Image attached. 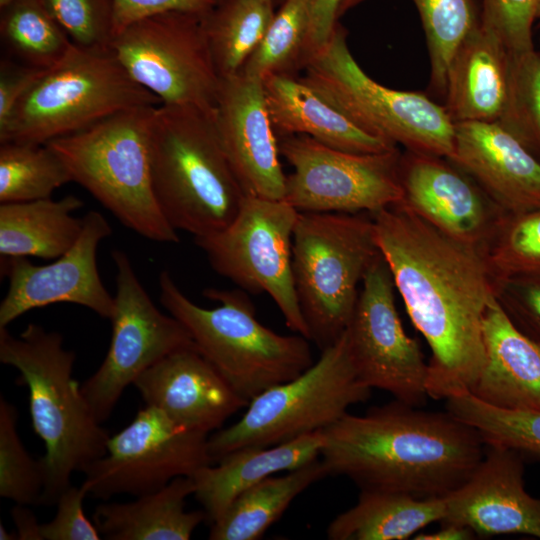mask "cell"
I'll list each match as a JSON object with an SVG mask.
<instances>
[{
  "label": "cell",
  "instance_id": "cell-17",
  "mask_svg": "<svg viewBox=\"0 0 540 540\" xmlns=\"http://www.w3.org/2000/svg\"><path fill=\"white\" fill-rule=\"evenodd\" d=\"M112 228L98 211L83 217L75 244L55 261L35 265L26 257H1L8 291L0 304V327H7L33 309L56 303L88 308L104 319L114 313V296L105 288L97 267V249Z\"/></svg>",
  "mask_w": 540,
  "mask_h": 540
},
{
  "label": "cell",
  "instance_id": "cell-1",
  "mask_svg": "<svg viewBox=\"0 0 540 540\" xmlns=\"http://www.w3.org/2000/svg\"><path fill=\"white\" fill-rule=\"evenodd\" d=\"M379 251L432 352L427 392L469 393L485 364L483 319L496 297L476 244L453 238L404 203L371 213Z\"/></svg>",
  "mask_w": 540,
  "mask_h": 540
},
{
  "label": "cell",
  "instance_id": "cell-28",
  "mask_svg": "<svg viewBox=\"0 0 540 540\" xmlns=\"http://www.w3.org/2000/svg\"><path fill=\"white\" fill-rule=\"evenodd\" d=\"M83 206L74 195L0 205V256L56 259L79 238L83 218L73 213Z\"/></svg>",
  "mask_w": 540,
  "mask_h": 540
},
{
  "label": "cell",
  "instance_id": "cell-31",
  "mask_svg": "<svg viewBox=\"0 0 540 540\" xmlns=\"http://www.w3.org/2000/svg\"><path fill=\"white\" fill-rule=\"evenodd\" d=\"M276 10L271 0H221L203 17L221 78L240 72L266 34Z\"/></svg>",
  "mask_w": 540,
  "mask_h": 540
},
{
  "label": "cell",
  "instance_id": "cell-10",
  "mask_svg": "<svg viewBox=\"0 0 540 540\" xmlns=\"http://www.w3.org/2000/svg\"><path fill=\"white\" fill-rule=\"evenodd\" d=\"M346 36L338 22L300 78L367 132L418 154L452 159L455 123L446 108L424 94L374 81L354 59Z\"/></svg>",
  "mask_w": 540,
  "mask_h": 540
},
{
  "label": "cell",
  "instance_id": "cell-47",
  "mask_svg": "<svg viewBox=\"0 0 540 540\" xmlns=\"http://www.w3.org/2000/svg\"><path fill=\"white\" fill-rule=\"evenodd\" d=\"M11 516L16 526V536L20 540H43L41 524L37 522L35 514L27 505L15 504L11 509Z\"/></svg>",
  "mask_w": 540,
  "mask_h": 540
},
{
  "label": "cell",
  "instance_id": "cell-34",
  "mask_svg": "<svg viewBox=\"0 0 540 540\" xmlns=\"http://www.w3.org/2000/svg\"><path fill=\"white\" fill-rule=\"evenodd\" d=\"M73 182L69 170L47 144L4 142L0 146V202L51 198Z\"/></svg>",
  "mask_w": 540,
  "mask_h": 540
},
{
  "label": "cell",
  "instance_id": "cell-27",
  "mask_svg": "<svg viewBox=\"0 0 540 540\" xmlns=\"http://www.w3.org/2000/svg\"><path fill=\"white\" fill-rule=\"evenodd\" d=\"M194 490L192 477H177L133 501L99 504L94 524L108 540H189L207 519L204 510H185L186 498Z\"/></svg>",
  "mask_w": 540,
  "mask_h": 540
},
{
  "label": "cell",
  "instance_id": "cell-12",
  "mask_svg": "<svg viewBox=\"0 0 540 540\" xmlns=\"http://www.w3.org/2000/svg\"><path fill=\"white\" fill-rule=\"evenodd\" d=\"M203 17L166 12L118 32L111 49L131 78L161 104L214 109L221 83Z\"/></svg>",
  "mask_w": 540,
  "mask_h": 540
},
{
  "label": "cell",
  "instance_id": "cell-45",
  "mask_svg": "<svg viewBox=\"0 0 540 540\" xmlns=\"http://www.w3.org/2000/svg\"><path fill=\"white\" fill-rule=\"evenodd\" d=\"M341 0H309V28L307 36V65L327 44L339 22Z\"/></svg>",
  "mask_w": 540,
  "mask_h": 540
},
{
  "label": "cell",
  "instance_id": "cell-26",
  "mask_svg": "<svg viewBox=\"0 0 540 540\" xmlns=\"http://www.w3.org/2000/svg\"><path fill=\"white\" fill-rule=\"evenodd\" d=\"M322 431L268 447L235 450L191 477L194 496L213 523L242 492L278 472L302 467L320 457Z\"/></svg>",
  "mask_w": 540,
  "mask_h": 540
},
{
  "label": "cell",
  "instance_id": "cell-4",
  "mask_svg": "<svg viewBox=\"0 0 540 540\" xmlns=\"http://www.w3.org/2000/svg\"><path fill=\"white\" fill-rule=\"evenodd\" d=\"M150 156L155 197L175 230L204 237L236 217L245 193L222 149L214 109L156 106Z\"/></svg>",
  "mask_w": 540,
  "mask_h": 540
},
{
  "label": "cell",
  "instance_id": "cell-7",
  "mask_svg": "<svg viewBox=\"0 0 540 540\" xmlns=\"http://www.w3.org/2000/svg\"><path fill=\"white\" fill-rule=\"evenodd\" d=\"M379 254L372 218L299 212L292 240L293 281L309 340L320 350L346 330L359 285Z\"/></svg>",
  "mask_w": 540,
  "mask_h": 540
},
{
  "label": "cell",
  "instance_id": "cell-32",
  "mask_svg": "<svg viewBox=\"0 0 540 540\" xmlns=\"http://www.w3.org/2000/svg\"><path fill=\"white\" fill-rule=\"evenodd\" d=\"M0 9L1 40L15 60L49 69L72 48L73 42L43 0H12Z\"/></svg>",
  "mask_w": 540,
  "mask_h": 540
},
{
  "label": "cell",
  "instance_id": "cell-52",
  "mask_svg": "<svg viewBox=\"0 0 540 540\" xmlns=\"http://www.w3.org/2000/svg\"><path fill=\"white\" fill-rule=\"evenodd\" d=\"M11 1L12 0H0V8L4 7L5 5H7Z\"/></svg>",
  "mask_w": 540,
  "mask_h": 540
},
{
  "label": "cell",
  "instance_id": "cell-50",
  "mask_svg": "<svg viewBox=\"0 0 540 540\" xmlns=\"http://www.w3.org/2000/svg\"><path fill=\"white\" fill-rule=\"evenodd\" d=\"M0 539L1 540H16V533L9 532L2 523H0Z\"/></svg>",
  "mask_w": 540,
  "mask_h": 540
},
{
  "label": "cell",
  "instance_id": "cell-20",
  "mask_svg": "<svg viewBox=\"0 0 540 540\" xmlns=\"http://www.w3.org/2000/svg\"><path fill=\"white\" fill-rule=\"evenodd\" d=\"M145 405L179 425L209 434L248 405L196 347L176 351L133 384Z\"/></svg>",
  "mask_w": 540,
  "mask_h": 540
},
{
  "label": "cell",
  "instance_id": "cell-6",
  "mask_svg": "<svg viewBox=\"0 0 540 540\" xmlns=\"http://www.w3.org/2000/svg\"><path fill=\"white\" fill-rule=\"evenodd\" d=\"M156 106L112 114L46 143L62 159L73 182L85 188L121 224L160 243H178L154 194L150 128Z\"/></svg>",
  "mask_w": 540,
  "mask_h": 540
},
{
  "label": "cell",
  "instance_id": "cell-40",
  "mask_svg": "<svg viewBox=\"0 0 540 540\" xmlns=\"http://www.w3.org/2000/svg\"><path fill=\"white\" fill-rule=\"evenodd\" d=\"M73 44L110 48L114 38V0H43Z\"/></svg>",
  "mask_w": 540,
  "mask_h": 540
},
{
  "label": "cell",
  "instance_id": "cell-11",
  "mask_svg": "<svg viewBox=\"0 0 540 540\" xmlns=\"http://www.w3.org/2000/svg\"><path fill=\"white\" fill-rule=\"evenodd\" d=\"M299 211L284 199L245 195L224 229L195 238L218 274L244 291L266 293L287 327L309 339L295 291L292 240Z\"/></svg>",
  "mask_w": 540,
  "mask_h": 540
},
{
  "label": "cell",
  "instance_id": "cell-29",
  "mask_svg": "<svg viewBox=\"0 0 540 540\" xmlns=\"http://www.w3.org/2000/svg\"><path fill=\"white\" fill-rule=\"evenodd\" d=\"M445 516L443 497L363 489L357 503L328 525L330 540H404Z\"/></svg>",
  "mask_w": 540,
  "mask_h": 540
},
{
  "label": "cell",
  "instance_id": "cell-37",
  "mask_svg": "<svg viewBox=\"0 0 540 540\" xmlns=\"http://www.w3.org/2000/svg\"><path fill=\"white\" fill-rule=\"evenodd\" d=\"M535 157L540 156V52H510L509 88L497 121Z\"/></svg>",
  "mask_w": 540,
  "mask_h": 540
},
{
  "label": "cell",
  "instance_id": "cell-25",
  "mask_svg": "<svg viewBox=\"0 0 540 540\" xmlns=\"http://www.w3.org/2000/svg\"><path fill=\"white\" fill-rule=\"evenodd\" d=\"M510 51L481 21L462 42L447 75V106L456 122H497L504 110Z\"/></svg>",
  "mask_w": 540,
  "mask_h": 540
},
{
  "label": "cell",
  "instance_id": "cell-8",
  "mask_svg": "<svg viewBox=\"0 0 540 540\" xmlns=\"http://www.w3.org/2000/svg\"><path fill=\"white\" fill-rule=\"evenodd\" d=\"M160 104L131 78L111 47L73 44L19 100L0 129V143L46 144L122 110Z\"/></svg>",
  "mask_w": 540,
  "mask_h": 540
},
{
  "label": "cell",
  "instance_id": "cell-22",
  "mask_svg": "<svg viewBox=\"0 0 540 540\" xmlns=\"http://www.w3.org/2000/svg\"><path fill=\"white\" fill-rule=\"evenodd\" d=\"M484 367L469 392L504 409L540 411V342L524 333L495 297L483 319Z\"/></svg>",
  "mask_w": 540,
  "mask_h": 540
},
{
  "label": "cell",
  "instance_id": "cell-33",
  "mask_svg": "<svg viewBox=\"0 0 540 540\" xmlns=\"http://www.w3.org/2000/svg\"><path fill=\"white\" fill-rule=\"evenodd\" d=\"M309 0H285L241 73L261 81L272 76L297 77L307 66Z\"/></svg>",
  "mask_w": 540,
  "mask_h": 540
},
{
  "label": "cell",
  "instance_id": "cell-38",
  "mask_svg": "<svg viewBox=\"0 0 540 540\" xmlns=\"http://www.w3.org/2000/svg\"><path fill=\"white\" fill-rule=\"evenodd\" d=\"M18 412L0 398V496L20 505H41L44 489L40 460L26 450L17 432Z\"/></svg>",
  "mask_w": 540,
  "mask_h": 540
},
{
  "label": "cell",
  "instance_id": "cell-15",
  "mask_svg": "<svg viewBox=\"0 0 540 540\" xmlns=\"http://www.w3.org/2000/svg\"><path fill=\"white\" fill-rule=\"evenodd\" d=\"M208 434L185 428L146 405L107 442L106 453L84 470L89 495L141 496L177 477H191L212 464Z\"/></svg>",
  "mask_w": 540,
  "mask_h": 540
},
{
  "label": "cell",
  "instance_id": "cell-42",
  "mask_svg": "<svg viewBox=\"0 0 540 540\" xmlns=\"http://www.w3.org/2000/svg\"><path fill=\"white\" fill-rule=\"evenodd\" d=\"M89 495L88 485L69 486L58 498L54 518L41 524L43 540H99V533L85 515L84 499Z\"/></svg>",
  "mask_w": 540,
  "mask_h": 540
},
{
  "label": "cell",
  "instance_id": "cell-46",
  "mask_svg": "<svg viewBox=\"0 0 540 540\" xmlns=\"http://www.w3.org/2000/svg\"><path fill=\"white\" fill-rule=\"evenodd\" d=\"M517 293L514 311L524 333L540 342V276L516 277Z\"/></svg>",
  "mask_w": 540,
  "mask_h": 540
},
{
  "label": "cell",
  "instance_id": "cell-24",
  "mask_svg": "<svg viewBox=\"0 0 540 540\" xmlns=\"http://www.w3.org/2000/svg\"><path fill=\"white\" fill-rule=\"evenodd\" d=\"M263 85L278 137L307 135L332 148L361 154L397 149L394 143L361 128L299 76H272Z\"/></svg>",
  "mask_w": 540,
  "mask_h": 540
},
{
  "label": "cell",
  "instance_id": "cell-39",
  "mask_svg": "<svg viewBox=\"0 0 540 540\" xmlns=\"http://www.w3.org/2000/svg\"><path fill=\"white\" fill-rule=\"evenodd\" d=\"M491 264L508 278L540 276V208L514 215L494 248Z\"/></svg>",
  "mask_w": 540,
  "mask_h": 540
},
{
  "label": "cell",
  "instance_id": "cell-16",
  "mask_svg": "<svg viewBox=\"0 0 540 540\" xmlns=\"http://www.w3.org/2000/svg\"><path fill=\"white\" fill-rule=\"evenodd\" d=\"M359 297L345 330L352 361L369 388L390 393L411 406L428 396V363L398 315L394 282L381 253L367 269Z\"/></svg>",
  "mask_w": 540,
  "mask_h": 540
},
{
  "label": "cell",
  "instance_id": "cell-13",
  "mask_svg": "<svg viewBox=\"0 0 540 540\" xmlns=\"http://www.w3.org/2000/svg\"><path fill=\"white\" fill-rule=\"evenodd\" d=\"M292 166L283 199L299 212L370 213L403 200L398 150L361 154L307 135L278 137Z\"/></svg>",
  "mask_w": 540,
  "mask_h": 540
},
{
  "label": "cell",
  "instance_id": "cell-44",
  "mask_svg": "<svg viewBox=\"0 0 540 540\" xmlns=\"http://www.w3.org/2000/svg\"><path fill=\"white\" fill-rule=\"evenodd\" d=\"M47 69L33 67L11 58L0 61V129L15 106Z\"/></svg>",
  "mask_w": 540,
  "mask_h": 540
},
{
  "label": "cell",
  "instance_id": "cell-51",
  "mask_svg": "<svg viewBox=\"0 0 540 540\" xmlns=\"http://www.w3.org/2000/svg\"><path fill=\"white\" fill-rule=\"evenodd\" d=\"M275 6L278 8L285 0H271Z\"/></svg>",
  "mask_w": 540,
  "mask_h": 540
},
{
  "label": "cell",
  "instance_id": "cell-43",
  "mask_svg": "<svg viewBox=\"0 0 540 540\" xmlns=\"http://www.w3.org/2000/svg\"><path fill=\"white\" fill-rule=\"evenodd\" d=\"M221 0H114V36L128 25L166 12L206 16Z\"/></svg>",
  "mask_w": 540,
  "mask_h": 540
},
{
  "label": "cell",
  "instance_id": "cell-48",
  "mask_svg": "<svg viewBox=\"0 0 540 540\" xmlns=\"http://www.w3.org/2000/svg\"><path fill=\"white\" fill-rule=\"evenodd\" d=\"M440 530L429 533H417L414 535L416 540H470L475 538V533L465 527L457 524L442 523Z\"/></svg>",
  "mask_w": 540,
  "mask_h": 540
},
{
  "label": "cell",
  "instance_id": "cell-36",
  "mask_svg": "<svg viewBox=\"0 0 540 540\" xmlns=\"http://www.w3.org/2000/svg\"><path fill=\"white\" fill-rule=\"evenodd\" d=\"M425 31L431 84L446 92L449 66L458 48L480 22L473 0H412Z\"/></svg>",
  "mask_w": 540,
  "mask_h": 540
},
{
  "label": "cell",
  "instance_id": "cell-19",
  "mask_svg": "<svg viewBox=\"0 0 540 540\" xmlns=\"http://www.w3.org/2000/svg\"><path fill=\"white\" fill-rule=\"evenodd\" d=\"M486 448L470 477L443 497L441 522L465 526L476 536L540 538V500L524 488L521 453L499 445Z\"/></svg>",
  "mask_w": 540,
  "mask_h": 540
},
{
  "label": "cell",
  "instance_id": "cell-5",
  "mask_svg": "<svg viewBox=\"0 0 540 540\" xmlns=\"http://www.w3.org/2000/svg\"><path fill=\"white\" fill-rule=\"evenodd\" d=\"M160 302L189 332L196 349L243 399L250 402L263 391L287 382L313 363L309 339L282 335L261 324L242 289H205L219 302L204 308L190 300L171 274L159 275Z\"/></svg>",
  "mask_w": 540,
  "mask_h": 540
},
{
  "label": "cell",
  "instance_id": "cell-30",
  "mask_svg": "<svg viewBox=\"0 0 540 540\" xmlns=\"http://www.w3.org/2000/svg\"><path fill=\"white\" fill-rule=\"evenodd\" d=\"M328 475L320 457L280 477L270 476L237 496L213 523L211 540H257L309 486Z\"/></svg>",
  "mask_w": 540,
  "mask_h": 540
},
{
  "label": "cell",
  "instance_id": "cell-14",
  "mask_svg": "<svg viewBox=\"0 0 540 540\" xmlns=\"http://www.w3.org/2000/svg\"><path fill=\"white\" fill-rule=\"evenodd\" d=\"M111 256L116 268L111 341L99 368L81 384L100 423L143 372L176 351L195 347L186 328L155 306L128 255L114 249Z\"/></svg>",
  "mask_w": 540,
  "mask_h": 540
},
{
  "label": "cell",
  "instance_id": "cell-3",
  "mask_svg": "<svg viewBox=\"0 0 540 540\" xmlns=\"http://www.w3.org/2000/svg\"><path fill=\"white\" fill-rule=\"evenodd\" d=\"M75 359L58 332L31 323L16 337L0 327V362L18 370L33 429L45 446L41 505H56L72 474L104 456L110 438L72 377Z\"/></svg>",
  "mask_w": 540,
  "mask_h": 540
},
{
  "label": "cell",
  "instance_id": "cell-35",
  "mask_svg": "<svg viewBox=\"0 0 540 540\" xmlns=\"http://www.w3.org/2000/svg\"><path fill=\"white\" fill-rule=\"evenodd\" d=\"M447 412L472 427L486 445H499L540 458V411L504 409L471 393L448 397Z\"/></svg>",
  "mask_w": 540,
  "mask_h": 540
},
{
  "label": "cell",
  "instance_id": "cell-18",
  "mask_svg": "<svg viewBox=\"0 0 540 540\" xmlns=\"http://www.w3.org/2000/svg\"><path fill=\"white\" fill-rule=\"evenodd\" d=\"M214 118L222 149L245 195L283 199L286 175L263 81L241 72L221 78Z\"/></svg>",
  "mask_w": 540,
  "mask_h": 540
},
{
  "label": "cell",
  "instance_id": "cell-21",
  "mask_svg": "<svg viewBox=\"0 0 540 540\" xmlns=\"http://www.w3.org/2000/svg\"><path fill=\"white\" fill-rule=\"evenodd\" d=\"M451 160L514 215L540 208V161L498 122H456Z\"/></svg>",
  "mask_w": 540,
  "mask_h": 540
},
{
  "label": "cell",
  "instance_id": "cell-49",
  "mask_svg": "<svg viewBox=\"0 0 540 540\" xmlns=\"http://www.w3.org/2000/svg\"><path fill=\"white\" fill-rule=\"evenodd\" d=\"M363 1L365 0H341L339 6V18Z\"/></svg>",
  "mask_w": 540,
  "mask_h": 540
},
{
  "label": "cell",
  "instance_id": "cell-9",
  "mask_svg": "<svg viewBox=\"0 0 540 540\" xmlns=\"http://www.w3.org/2000/svg\"><path fill=\"white\" fill-rule=\"evenodd\" d=\"M370 392L357 375L344 331L303 373L254 397L237 422L209 436L212 461L238 449L274 446L322 431L350 406L365 402Z\"/></svg>",
  "mask_w": 540,
  "mask_h": 540
},
{
  "label": "cell",
  "instance_id": "cell-41",
  "mask_svg": "<svg viewBox=\"0 0 540 540\" xmlns=\"http://www.w3.org/2000/svg\"><path fill=\"white\" fill-rule=\"evenodd\" d=\"M540 17V0H482L481 23L512 53L534 49L532 29Z\"/></svg>",
  "mask_w": 540,
  "mask_h": 540
},
{
  "label": "cell",
  "instance_id": "cell-23",
  "mask_svg": "<svg viewBox=\"0 0 540 540\" xmlns=\"http://www.w3.org/2000/svg\"><path fill=\"white\" fill-rule=\"evenodd\" d=\"M416 154L400 162L401 202L453 238L477 244L488 220L477 190L436 156Z\"/></svg>",
  "mask_w": 540,
  "mask_h": 540
},
{
  "label": "cell",
  "instance_id": "cell-2",
  "mask_svg": "<svg viewBox=\"0 0 540 540\" xmlns=\"http://www.w3.org/2000/svg\"><path fill=\"white\" fill-rule=\"evenodd\" d=\"M395 400L364 415L346 413L322 430L320 459L328 475L361 490L444 497L463 484L486 444L448 412L430 413Z\"/></svg>",
  "mask_w": 540,
  "mask_h": 540
}]
</instances>
